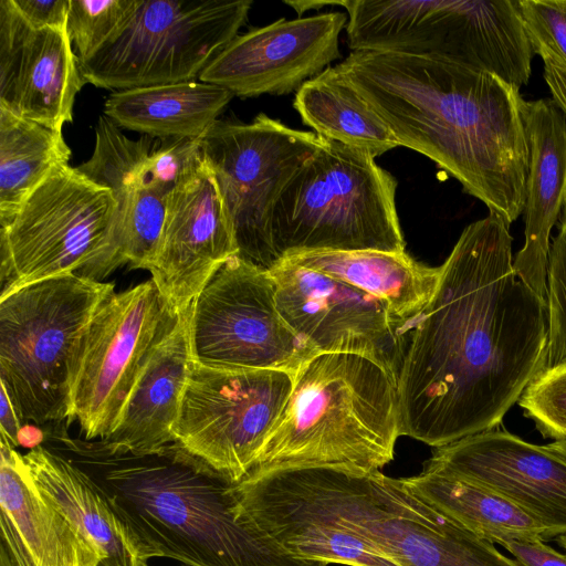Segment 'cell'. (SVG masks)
<instances>
[{"instance_id": "28", "label": "cell", "mask_w": 566, "mask_h": 566, "mask_svg": "<svg viewBox=\"0 0 566 566\" xmlns=\"http://www.w3.org/2000/svg\"><path fill=\"white\" fill-rule=\"evenodd\" d=\"M552 239L546 272L547 342L542 370L566 364V202Z\"/></svg>"}, {"instance_id": "27", "label": "cell", "mask_w": 566, "mask_h": 566, "mask_svg": "<svg viewBox=\"0 0 566 566\" xmlns=\"http://www.w3.org/2000/svg\"><path fill=\"white\" fill-rule=\"evenodd\" d=\"M72 151L62 132L24 119L0 107V226Z\"/></svg>"}, {"instance_id": "7", "label": "cell", "mask_w": 566, "mask_h": 566, "mask_svg": "<svg viewBox=\"0 0 566 566\" xmlns=\"http://www.w3.org/2000/svg\"><path fill=\"white\" fill-rule=\"evenodd\" d=\"M117 214L109 188L69 164L54 168L0 226V296L65 274L101 281Z\"/></svg>"}, {"instance_id": "26", "label": "cell", "mask_w": 566, "mask_h": 566, "mask_svg": "<svg viewBox=\"0 0 566 566\" xmlns=\"http://www.w3.org/2000/svg\"><path fill=\"white\" fill-rule=\"evenodd\" d=\"M293 105L302 122L328 140L375 158L400 146L384 119L335 66L306 81L297 90Z\"/></svg>"}, {"instance_id": "1", "label": "cell", "mask_w": 566, "mask_h": 566, "mask_svg": "<svg viewBox=\"0 0 566 566\" xmlns=\"http://www.w3.org/2000/svg\"><path fill=\"white\" fill-rule=\"evenodd\" d=\"M512 243L489 212L440 265L397 379L400 436L436 449L495 429L542 371L546 303L517 277Z\"/></svg>"}, {"instance_id": "12", "label": "cell", "mask_w": 566, "mask_h": 566, "mask_svg": "<svg viewBox=\"0 0 566 566\" xmlns=\"http://www.w3.org/2000/svg\"><path fill=\"white\" fill-rule=\"evenodd\" d=\"M294 375L279 369H224L192 361L175 442L232 483L252 469L293 388Z\"/></svg>"}, {"instance_id": "24", "label": "cell", "mask_w": 566, "mask_h": 566, "mask_svg": "<svg viewBox=\"0 0 566 566\" xmlns=\"http://www.w3.org/2000/svg\"><path fill=\"white\" fill-rule=\"evenodd\" d=\"M234 95L221 86L178 82L114 91L104 115L118 127L160 139H199Z\"/></svg>"}, {"instance_id": "35", "label": "cell", "mask_w": 566, "mask_h": 566, "mask_svg": "<svg viewBox=\"0 0 566 566\" xmlns=\"http://www.w3.org/2000/svg\"><path fill=\"white\" fill-rule=\"evenodd\" d=\"M0 429L1 440L12 448L20 446V434L23 429L21 419L15 406L8 396L6 389L1 386V408H0Z\"/></svg>"}, {"instance_id": "14", "label": "cell", "mask_w": 566, "mask_h": 566, "mask_svg": "<svg viewBox=\"0 0 566 566\" xmlns=\"http://www.w3.org/2000/svg\"><path fill=\"white\" fill-rule=\"evenodd\" d=\"M269 273L282 317L315 354H359L398 379L409 333L384 302L286 259Z\"/></svg>"}, {"instance_id": "37", "label": "cell", "mask_w": 566, "mask_h": 566, "mask_svg": "<svg viewBox=\"0 0 566 566\" xmlns=\"http://www.w3.org/2000/svg\"><path fill=\"white\" fill-rule=\"evenodd\" d=\"M547 449L566 460V439L546 444Z\"/></svg>"}, {"instance_id": "3", "label": "cell", "mask_w": 566, "mask_h": 566, "mask_svg": "<svg viewBox=\"0 0 566 566\" xmlns=\"http://www.w3.org/2000/svg\"><path fill=\"white\" fill-rule=\"evenodd\" d=\"M44 446L69 458L106 493L145 558L186 566H327L297 558L235 515L233 484L178 442L130 452L74 439L61 426Z\"/></svg>"}, {"instance_id": "39", "label": "cell", "mask_w": 566, "mask_h": 566, "mask_svg": "<svg viewBox=\"0 0 566 566\" xmlns=\"http://www.w3.org/2000/svg\"><path fill=\"white\" fill-rule=\"evenodd\" d=\"M558 544L566 549V533L556 537Z\"/></svg>"}, {"instance_id": "8", "label": "cell", "mask_w": 566, "mask_h": 566, "mask_svg": "<svg viewBox=\"0 0 566 566\" xmlns=\"http://www.w3.org/2000/svg\"><path fill=\"white\" fill-rule=\"evenodd\" d=\"M251 0H132L115 33L78 62L85 83L114 91L195 81L238 35Z\"/></svg>"}, {"instance_id": "29", "label": "cell", "mask_w": 566, "mask_h": 566, "mask_svg": "<svg viewBox=\"0 0 566 566\" xmlns=\"http://www.w3.org/2000/svg\"><path fill=\"white\" fill-rule=\"evenodd\" d=\"M132 0H70L66 31L77 61L95 53L118 29Z\"/></svg>"}, {"instance_id": "4", "label": "cell", "mask_w": 566, "mask_h": 566, "mask_svg": "<svg viewBox=\"0 0 566 566\" xmlns=\"http://www.w3.org/2000/svg\"><path fill=\"white\" fill-rule=\"evenodd\" d=\"M398 437L397 379L359 354L316 353L294 374L285 408L243 480L302 468L380 471Z\"/></svg>"}, {"instance_id": "19", "label": "cell", "mask_w": 566, "mask_h": 566, "mask_svg": "<svg viewBox=\"0 0 566 566\" xmlns=\"http://www.w3.org/2000/svg\"><path fill=\"white\" fill-rule=\"evenodd\" d=\"M1 542L15 566H101L103 555L36 486L23 454L0 443Z\"/></svg>"}, {"instance_id": "6", "label": "cell", "mask_w": 566, "mask_h": 566, "mask_svg": "<svg viewBox=\"0 0 566 566\" xmlns=\"http://www.w3.org/2000/svg\"><path fill=\"white\" fill-rule=\"evenodd\" d=\"M113 292L112 282L65 274L0 296V384L23 422L67 421L77 343Z\"/></svg>"}, {"instance_id": "11", "label": "cell", "mask_w": 566, "mask_h": 566, "mask_svg": "<svg viewBox=\"0 0 566 566\" xmlns=\"http://www.w3.org/2000/svg\"><path fill=\"white\" fill-rule=\"evenodd\" d=\"M192 361L224 369H279L295 374L315 353L291 329L269 273L232 255L188 308Z\"/></svg>"}, {"instance_id": "18", "label": "cell", "mask_w": 566, "mask_h": 566, "mask_svg": "<svg viewBox=\"0 0 566 566\" xmlns=\"http://www.w3.org/2000/svg\"><path fill=\"white\" fill-rule=\"evenodd\" d=\"M84 84L66 28H33L0 0V107L62 132Z\"/></svg>"}, {"instance_id": "23", "label": "cell", "mask_w": 566, "mask_h": 566, "mask_svg": "<svg viewBox=\"0 0 566 566\" xmlns=\"http://www.w3.org/2000/svg\"><path fill=\"white\" fill-rule=\"evenodd\" d=\"M285 259L346 282L380 300L409 334L433 296L441 275L440 266H427L406 252L325 251Z\"/></svg>"}, {"instance_id": "25", "label": "cell", "mask_w": 566, "mask_h": 566, "mask_svg": "<svg viewBox=\"0 0 566 566\" xmlns=\"http://www.w3.org/2000/svg\"><path fill=\"white\" fill-rule=\"evenodd\" d=\"M401 480L428 504L491 543L501 545L509 539H544L545 530L537 521L479 483L426 465L419 474Z\"/></svg>"}, {"instance_id": "20", "label": "cell", "mask_w": 566, "mask_h": 566, "mask_svg": "<svg viewBox=\"0 0 566 566\" xmlns=\"http://www.w3.org/2000/svg\"><path fill=\"white\" fill-rule=\"evenodd\" d=\"M522 115L530 150L525 241L513 258V268L545 300L551 232L566 202V116L552 98L524 99Z\"/></svg>"}, {"instance_id": "32", "label": "cell", "mask_w": 566, "mask_h": 566, "mask_svg": "<svg viewBox=\"0 0 566 566\" xmlns=\"http://www.w3.org/2000/svg\"><path fill=\"white\" fill-rule=\"evenodd\" d=\"M12 3L33 28H66L70 0H12Z\"/></svg>"}, {"instance_id": "38", "label": "cell", "mask_w": 566, "mask_h": 566, "mask_svg": "<svg viewBox=\"0 0 566 566\" xmlns=\"http://www.w3.org/2000/svg\"><path fill=\"white\" fill-rule=\"evenodd\" d=\"M0 566H15L6 548H0Z\"/></svg>"}, {"instance_id": "22", "label": "cell", "mask_w": 566, "mask_h": 566, "mask_svg": "<svg viewBox=\"0 0 566 566\" xmlns=\"http://www.w3.org/2000/svg\"><path fill=\"white\" fill-rule=\"evenodd\" d=\"M40 491L97 547L101 566H148L103 489L63 454L38 446L23 454Z\"/></svg>"}, {"instance_id": "2", "label": "cell", "mask_w": 566, "mask_h": 566, "mask_svg": "<svg viewBox=\"0 0 566 566\" xmlns=\"http://www.w3.org/2000/svg\"><path fill=\"white\" fill-rule=\"evenodd\" d=\"M400 146L434 161L511 226L530 150L520 88L491 73L406 54L353 51L335 65Z\"/></svg>"}, {"instance_id": "10", "label": "cell", "mask_w": 566, "mask_h": 566, "mask_svg": "<svg viewBox=\"0 0 566 566\" xmlns=\"http://www.w3.org/2000/svg\"><path fill=\"white\" fill-rule=\"evenodd\" d=\"M198 143L227 207L237 255L270 271L280 262L271 232L274 205L324 138L260 113L248 124L218 119Z\"/></svg>"}, {"instance_id": "31", "label": "cell", "mask_w": 566, "mask_h": 566, "mask_svg": "<svg viewBox=\"0 0 566 566\" xmlns=\"http://www.w3.org/2000/svg\"><path fill=\"white\" fill-rule=\"evenodd\" d=\"M534 54L566 64V0H517Z\"/></svg>"}, {"instance_id": "21", "label": "cell", "mask_w": 566, "mask_h": 566, "mask_svg": "<svg viewBox=\"0 0 566 566\" xmlns=\"http://www.w3.org/2000/svg\"><path fill=\"white\" fill-rule=\"evenodd\" d=\"M192 364L188 310L140 375L115 431L102 441L112 450L144 452L175 442L172 428Z\"/></svg>"}, {"instance_id": "16", "label": "cell", "mask_w": 566, "mask_h": 566, "mask_svg": "<svg viewBox=\"0 0 566 566\" xmlns=\"http://www.w3.org/2000/svg\"><path fill=\"white\" fill-rule=\"evenodd\" d=\"M347 20L335 11L251 29L237 35L199 80L239 97L297 92L340 57L339 34Z\"/></svg>"}, {"instance_id": "13", "label": "cell", "mask_w": 566, "mask_h": 566, "mask_svg": "<svg viewBox=\"0 0 566 566\" xmlns=\"http://www.w3.org/2000/svg\"><path fill=\"white\" fill-rule=\"evenodd\" d=\"M128 138L107 116L98 118L95 146L77 170L109 188L118 205L109 254L99 280L124 264L149 270L154 262L169 193L199 151L196 139Z\"/></svg>"}, {"instance_id": "30", "label": "cell", "mask_w": 566, "mask_h": 566, "mask_svg": "<svg viewBox=\"0 0 566 566\" xmlns=\"http://www.w3.org/2000/svg\"><path fill=\"white\" fill-rule=\"evenodd\" d=\"M517 403L544 438L566 439V364L542 370Z\"/></svg>"}, {"instance_id": "17", "label": "cell", "mask_w": 566, "mask_h": 566, "mask_svg": "<svg viewBox=\"0 0 566 566\" xmlns=\"http://www.w3.org/2000/svg\"><path fill=\"white\" fill-rule=\"evenodd\" d=\"M426 467L486 486L525 511L545 530L566 533V460L497 428L436 448Z\"/></svg>"}, {"instance_id": "9", "label": "cell", "mask_w": 566, "mask_h": 566, "mask_svg": "<svg viewBox=\"0 0 566 566\" xmlns=\"http://www.w3.org/2000/svg\"><path fill=\"white\" fill-rule=\"evenodd\" d=\"M179 313L150 279L106 296L84 329L73 358L67 424L86 440H105Z\"/></svg>"}, {"instance_id": "36", "label": "cell", "mask_w": 566, "mask_h": 566, "mask_svg": "<svg viewBox=\"0 0 566 566\" xmlns=\"http://www.w3.org/2000/svg\"><path fill=\"white\" fill-rule=\"evenodd\" d=\"M285 3L297 11L298 18H301L302 13L308 9H319L325 6H338V1H285Z\"/></svg>"}, {"instance_id": "5", "label": "cell", "mask_w": 566, "mask_h": 566, "mask_svg": "<svg viewBox=\"0 0 566 566\" xmlns=\"http://www.w3.org/2000/svg\"><path fill=\"white\" fill-rule=\"evenodd\" d=\"M396 179L370 154L324 138L293 175L273 209L280 259L310 252H405Z\"/></svg>"}, {"instance_id": "34", "label": "cell", "mask_w": 566, "mask_h": 566, "mask_svg": "<svg viewBox=\"0 0 566 566\" xmlns=\"http://www.w3.org/2000/svg\"><path fill=\"white\" fill-rule=\"evenodd\" d=\"M543 76L552 99L566 116V64L553 57H544Z\"/></svg>"}, {"instance_id": "33", "label": "cell", "mask_w": 566, "mask_h": 566, "mask_svg": "<svg viewBox=\"0 0 566 566\" xmlns=\"http://www.w3.org/2000/svg\"><path fill=\"white\" fill-rule=\"evenodd\" d=\"M501 546L520 566H566V555L546 545L542 538L509 539Z\"/></svg>"}, {"instance_id": "15", "label": "cell", "mask_w": 566, "mask_h": 566, "mask_svg": "<svg viewBox=\"0 0 566 566\" xmlns=\"http://www.w3.org/2000/svg\"><path fill=\"white\" fill-rule=\"evenodd\" d=\"M238 254L231 220L214 174L198 156L169 193L151 280L179 312L232 255Z\"/></svg>"}]
</instances>
